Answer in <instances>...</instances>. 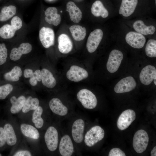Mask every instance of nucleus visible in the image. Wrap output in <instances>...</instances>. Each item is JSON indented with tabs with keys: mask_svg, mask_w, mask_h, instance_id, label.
I'll return each instance as SVG.
<instances>
[{
	"mask_svg": "<svg viewBox=\"0 0 156 156\" xmlns=\"http://www.w3.org/2000/svg\"><path fill=\"white\" fill-rule=\"evenodd\" d=\"M124 56L120 50L114 49L110 53L106 64V69L110 75L116 74L120 70L124 63Z\"/></svg>",
	"mask_w": 156,
	"mask_h": 156,
	"instance_id": "nucleus-1",
	"label": "nucleus"
},
{
	"mask_svg": "<svg viewBox=\"0 0 156 156\" xmlns=\"http://www.w3.org/2000/svg\"><path fill=\"white\" fill-rule=\"evenodd\" d=\"M11 25L6 24L0 28V36L4 39H10L14 36L16 31L22 26V22L19 17L16 16L12 19Z\"/></svg>",
	"mask_w": 156,
	"mask_h": 156,
	"instance_id": "nucleus-2",
	"label": "nucleus"
},
{
	"mask_svg": "<svg viewBox=\"0 0 156 156\" xmlns=\"http://www.w3.org/2000/svg\"><path fill=\"white\" fill-rule=\"evenodd\" d=\"M77 97L86 109H92L97 106V100L96 96L88 89H83L80 90L77 94Z\"/></svg>",
	"mask_w": 156,
	"mask_h": 156,
	"instance_id": "nucleus-3",
	"label": "nucleus"
},
{
	"mask_svg": "<svg viewBox=\"0 0 156 156\" xmlns=\"http://www.w3.org/2000/svg\"><path fill=\"white\" fill-rule=\"evenodd\" d=\"M140 83L144 86H150L153 83L156 85V68L154 65L148 64L143 67L139 75Z\"/></svg>",
	"mask_w": 156,
	"mask_h": 156,
	"instance_id": "nucleus-4",
	"label": "nucleus"
},
{
	"mask_svg": "<svg viewBox=\"0 0 156 156\" xmlns=\"http://www.w3.org/2000/svg\"><path fill=\"white\" fill-rule=\"evenodd\" d=\"M105 131L100 126L96 125L91 127L84 136V142L88 146H94L104 138Z\"/></svg>",
	"mask_w": 156,
	"mask_h": 156,
	"instance_id": "nucleus-5",
	"label": "nucleus"
},
{
	"mask_svg": "<svg viewBox=\"0 0 156 156\" xmlns=\"http://www.w3.org/2000/svg\"><path fill=\"white\" fill-rule=\"evenodd\" d=\"M137 86V82L132 76H126L119 80L114 85L115 92L122 94L134 90Z\"/></svg>",
	"mask_w": 156,
	"mask_h": 156,
	"instance_id": "nucleus-6",
	"label": "nucleus"
},
{
	"mask_svg": "<svg viewBox=\"0 0 156 156\" xmlns=\"http://www.w3.org/2000/svg\"><path fill=\"white\" fill-rule=\"evenodd\" d=\"M148 141L147 133L143 129L138 130L133 138V145L134 149L138 153H143L146 149Z\"/></svg>",
	"mask_w": 156,
	"mask_h": 156,
	"instance_id": "nucleus-7",
	"label": "nucleus"
},
{
	"mask_svg": "<svg viewBox=\"0 0 156 156\" xmlns=\"http://www.w3.org/2000/svg\"><path fill=\"white\" fill-rule=\"evenodd\" d=\"M44 141L48 149L53 152L57 148L59 141L58 134L57 129L51 126L47 129L44 135Z\"/></svg>",
	"mask_w": 156,
	"mask_h": 156,
	"instance_id": "nucleus-8",
	"label": "nucleus"
},
{
	"mask_svg": "<svg viewBox=\"0 0 156 156\" xmlns=\"http://www.w3.org/2000/svg\"><path fill=\"white\" fill-rule=\"evenodd\" d=\"M89 74L84 68L76 65L71 66L67 71L66 77L69 80L78 82L87 78Z\"/></svg>",
	"mask_w": 156,
	"mask_h": 156,
	"instance_id": "nucleus-9",
	"label": "nucleus"
},
{
	"mask_svg": "<svg viewBox=\"0 0 156 156\" xmlns=\"http://www.w3.org/2000/svg\"><path fill=\"white\" fill-rule=\"evenodd\" d=\"M103 36V32L100 29H97L90 34L86 43V48L90 53L94 52L99 46Z\"/></svg>",
	"mask_w": 156,
	"mask_h": 156,
	"instance_id": "nucleus-10",
	"label": "nucleus"
},
{
	"mask_svg": "<svg viewBox=\"0 0 156 156\" xmlns=\"http://www.w3.org/2000/svg\"><path fill=\"white\" fill-rule=\"evenodd\" d=\"M125 41L131 47L136 49H140L145 45L146 39L143 35L137 32L130 31L126 35Z\"/></svg>",
	"mask_w": 156,
	"mask_h": 156,
	"instance_id": "nucleus-11",
	"label": "nucleus"
},
{
	"mask_svg": "<svg viewBox=\"0 0 156 156\" xmlns=\"http://www.w3.org/2000/svg\"><path fill=\"white\" fill-rule=\"evenodd\" d=\"M135 118L136 114L134 110L128 109L124 111L118 119V128L120 130L126 129L135 120Z\"/></svg>",
	"mask_w": 156,
	"mask_h": 156,
	"instance_id": "nucleus-12",
	"label": "nucleus"
},
{
	"mask_svg": "<svg viewBox=\"0 0 156 156\" xmlns=\"http://www.w3.org/2000/svg\"><path fill=\"white\" fill-rule=\"evenodd\" d=\"M39 38L43 46L48 48L54 45L55 33L51 28L42 27L39 32Z\"/></svg>",
	"mask_w": 156,
	"mask_h": 156,
	"instance_id": "nucleus-13",
	"label": "nucleus"
},
{
	"mask_svg": "<svg viewBox=\"0 0 156 156\" xmlns=\"http://www.w3.org/2000/svg\"><path fill=\"white\" fill-rule=\"evenodd\" d=\"M85 125L84 121L81 119L76 120L73 123L72 135L74 140L77 143H81L83 140Z\"/></svg>",
	"mask_w": 156,
	"mask_h": 156,
	"instance_id": "nucleus-14",
	"label": "nucleus"
},
{
	"mask_svg": "<svg viewBox=\"0 0 156 156\" xmlns=\"http://www.w3.org/2000/svg\"><path fill=\"white\" fill-rule=\"evenodd\" d=\"M60 154L62 156H70L74 151L72 140L69 135H65L61 138L59 146Z\"/></svg>",
	"mask_w": 156,
	"mask_h": 156,
	"instance_id": "nucleus-15",
	"label": "nucleus"
},
{
	"mask_svg": "<svg viewBox=\"0 0 156 156\" xmlns=\"http://www.w3.org/2000/svg\"><path fill=\"white\" fill-rule=\"evenodd\" d=\"M32 49V46L30 43H22L18 48L14 47L12 49L10 55V58L13 61H17L20 59L23 55L29 53Z\"/></svg>",
	"mask_w": 156,
	"mask_h": 156,
	"instance_id": "nucleus-16",
	"label": "nucleus"
},
{
	"mask_svg": "<svg viewBox=\"0 0 156 156\" xmlns=\"http://www.w3.org/2000/svg\"><path fill=\"white\" fill-rule=\"evenodd\" d=\"M138 2V0H122L119 14L125 17L130 16L134 12Z\"/></svg>",
	"mask_w": 156,
	"mask_h": 156,
	"instance_id": "nucleus-17",
	"label": "nucleus"
},
{
	"mask_svg": "<svg viewBox=\"0 0 156 156\" xmlns=\"http://www.w3.org/2000/svg\"><path fill=\"white\" fill-rule=\"evenodd\" d=\"M49 106L52 112L57 115L63 116L66 115L68 112L67 107L58 98L51 99L49 102Z\"/></svg>",
	"mask_w": 156,
	"mask_h": 156,
	"instance_id": "nucleus-18",
	"label": "nucleus"
},
{
	"mask_svg": "<svg viewBox=\"0 0 156 156\" xmlns=\"http://www.w3.org/2000/svg\"><path fill=\"white\" fill-rule=\"evenodd\" d=\"M44 19L46 22L55 26L59 25L61 21L60 14L57 13V9L55 7H50L46 10Z\"/></svg>",
	"mask_w": 156,
	"mask_h": 156,
	"instance_id": "nucleus-19",
	"label": "nucleus"
},
{
	"mask_svg": "<svg viewBox=\"0 0 156 156\" xmlns=\"http://www.w3.org/2000/svg\"><path fill=\"white\" fill-rule=\"evenodd\" d=\"M58 48L59 51L63 54L70 52L73 48V44L70 39L67 35L62 34L58 37Z\"/></svg>",
	"mask_w": 156,
	"mask_h": 156,
	"instance_id": "nucleus-20",
	"label": "nucleus"
},
{
	"mask_svg": "<svg viewBox=\"0 0 156 156\" xmlns=\"http://www.w3.org/2000/svg\"><path fill=\"white\" fill-rule=\"evenodd\" d=\"M66 10L69 13L71 20L77 23L82 18V13L79 8L73 2L70 1L66 4Z\"/></svg>",
	"mask_w": 156,
	"mask_h": 156,
	"instance_id": "nucleus-21",
	"label": "nucleus"
},
{
	"mask_svg": "<svg viewBox=\"0 0 156 156\" xmlns=\"http://www.w3.org/2000/svg\"><path fill=\"white\" fill-rule=\"evenodd\" d=\"M3 124L6 136L7 145L10 146L15 145L17 139L12 125L9 122H3Z\"/></svg>",
	"mask_w": 156,
	"mask_h": 156,
	"instance_id": "nucleus-22",
	"label": "nucleus"
},
{
	"mask_svg": "<svg viewBox=\"0 0 156 156\" xmlns=\"http://www.w3.org/2000/svg\"><path fill=\"white\" fill-rule=\"evenodd\" d=\"M21 131L25 136L29 138L37 140L40 137L39 132L35 127L27 123L21 124L20 126Z\"/></svg>",
	"mask_w": 156,
	"mask_h": 156,
	"instance_id": "nucleus-23",
	"label": "nucleus"
},
{
	"mask_svg": "<svg viewBox=\"0 0 156 156\" xmlns=\"http://www.w3.org/2000/svg\"><path fill=\"white\" fill-rule=\"evenodd\" d=\"M133 27L137 32L144 35H152L156 31L155 28L154 26H147L142 21L140 20L135 21L133 24Z\"/></svg>",
	"mask_w": 156,
	"mask_h": 156,
	"instance_id": "nucleus-24",
	"label": "nucleus"
},
{
	"mask_svg": "<svg viewBox=\"0 0 156 156\" xmlns=\"http://www.w3.org/2000/svg\"><path fill=\"white\" fill-rule=\"evenodd\" d=\"M26 98L23 95H21L17 98L15 96H12L10 101L12 105L10 109L11 113L15 114L18 113L23 107Z\"/></svg>",
	"mask_w": 156,
	"mask_h": 156,
	"instance_id": "nucleus-25",
	"label": "nucleus"
},
{
	"mask_svg": "<svg viewBox=\"0 0 156 156\" xmlns=\"http://www.w3.org/2000/svg\"><path fill=\"white\" fill-rule=\"evenodd\" d=\"M41 81L45 87L50 89L54 87L57 84L56 80L52 73L48 70L43 68L41 70Z\"/></svg>",
	"mask_w": 156,
	"mask_h": 156,
	"instance_id": "nucleus-26",
	"label": "nucleus"
},
{
	"mask_svg": "<svg viewBox=\"0 0 156 156\" xmlns=\"http://www.w3.org/2000/svg\"><path fill=\"white\" fill-rule=\"evenodd\" d=\"M91 10L92 14L96 17L101 16L105 18L109 15L108 11L99 0H96L93 3Z\"/></svg>",
	"mask_w": 156,
	"mask_h": 156,
	"instance_id": "nucleus-27",
	"label": "nucleus"
},
{
	"mask_svg": "<svg viewBox=\"0 0 156 156\" xmlns=\"http://www.w3.org/2000/svg\"><path fill=\"white\" fill-rule=\"evenodd\" d=\"M69 29L73 37L76 41L83 40L86 35V28L81 26L75 25L70 26Z\"/></svg>",
	"mask_w": 156,
	"mask_h": 156,
	"instance_id": "nucleus-28",
	"label": "nucleus"
},
{
	"mask_svg": "<svg viewBox=\"0 0 156 156\" xmlns=\"http://www.w3.org/2000/svg\"><path fill=\"white\" fill-rule=\"evenodd\" d=\"M39 105V101L38 98L29 96L26 99L22 111L23 113H26L30 111H34L38 108Z\"/></svg>",
	"mask_w": 156,
	"mask_h": 156,
	"instance_id": "nucleus-29",
	"label": "nucleus"
},
{
	"mask_svg": "<svg viewBox=\"0 0 156 156\" xmlns=\"http://www.w3.org/2000/svg\"><path fill=\"white\" fill-rule=\"evenodd\" d=\"M16 7L13 5L5 6L2 9L0 13V21H6L16 14Z\"/></svg>",
	"mask_w": 156,
	"mask_h": 156,
	"instance_id": "nucleus-30",
	"label": "nucleus"
},
{
	"mask_svg": "<svg viewBox=\"0 0 156 156\" xmlns=\"http://www.w3.org/2000/svg\"><path fill=\"white\" fill-rule=\"evenodd\" d=\"M43 109L40 106L35 110L32 114L31 120L35 127L38 129L42 128L44 124V121L41 116L43 113Z\"/></svg>",
	"mask_w": 156,
	"mask_h": 156,
	"instance_id": "nucleus-31",
	"label": "nucleus"
},
{
	"mask_svg": "<svg viewBox=\"0 0 156 156\" xmlns=\"http://www.w3.org/2000/svg\"><path fill=\"white\" fill-rule=\"evenodd\" d=\"M22 75L21 68L18 66H15L9 72L5 73L4 77L6 80L11 81H18Z\"/></svg>",
	"mask_w": 156,
	"mask_h": 156,
	"instance_id": "nucleus-32",
	"label": "nucleus"
},
{
	"mask_svg": "<svg viewBox=\"0 0 156 156\" xmlns=\"http://www.w3.org/2000/svg\"><path fill=\"white\" fill-rule=\"evenodd\" d=\"M146 55L150 58L156 57V40L153 39L149 40L147 42L145 47Z\"/></svg>",
	"mask_w": 156,
	"mask_h": 156,
	"instance_id": "nucleus-33",
	"label": "nucleus"
},
{
	"mask_svg": "<svg viewBox=\"0 0 156 156\" xmlns=\"http://www.w3.org/2000/svg\"><path fill=\"white\" fill-rule=\"evenodd\" d=\"M13 90V87L10 84L0 86V100L5 99Z\"/></svg>",
	"mask_w": 156,
	"mask_h": 156,
	"instance_id": "nucleus-34",
	"label": "nucleus"
},
{
	"mask_svg": "<svg viewBox=\"0 0 156 156\" xmlns=\"http://www.w3.org/2000/svg\"><path fill=\"white\" fill-rule=\"evenodd\" d=\"M7 56V49L5 44L0 43V65L6 62Z\"/></svg>",
	"mask_w": 156,
	"mask_h": 156,
	"instance_id": "nucleus-35",
	"label": "nucleus"
},
{
	"mask_svg": "<svg viewBox=\"0 0 156 156\" xmlns=\"http://www.w3.org/2000/svg\"><path fill=\"white\" fill-rule=\"evenodd\" d=\"M6 145V138L3 122L0 123V150L3 149Z\"/></svg>",
	"mask_w": 156,
	"mask_h": 156,
	"instance_id": "nucleus-36",
	"label": "nucleus"
},
{
	"mask_svg": "<svg viewBox=\"0 0 156 156\" xmlns=\"http://www.w3.org/2000/svg\"><path fill=\"white\" fill-rule=\"evenodd\" d=\"M109 156H125L126 155L123 151L117 148H112L109 152Z\"/></svg>",
	"mask_w": 156,
	"mask_h": 156,
	"instance_id": "nucleus-37",
	"label": "nucleus"
},
{
	"mask_svg": "<svg viewBox=\"0 0 156 156\" xmlns=\"http://www.w3.org/2000/svg\"><path fill=\"white\" fill-rule=\"evenodd\" d=\"M31 153L29 150H19L16 151L13 155L14 156H31Z\"/></svg>",
	"mask_w": 156,
	"mask_h": 156,
	"instance_id": "nucleus-38",
	"label": "nucleus"
},
{
	"mask_svg": "<svg viewBox=\"0 0 156 156\" xmlns=\"http://www.w3.org/2000/svg\"><path fill=\"white\" fill-rule=\"evenodd\" d=\"M34 73L32 69L28 68L26 69L24 71V76L26 78H31L33 75Z\"/></svg>",
	"mask_w": 156,
	"mask_h": 156,
	"instance_id": "nucleus-39",
	"label": "nucleus"
},
{
	"mask_svg": "<svg viewBox=\"0 0 156 156\" xmlns=\"http://www.w3.org/2000/svg\"><path fill=\"white\" fill-rule=\"evenodd\" d=\"M34 76L37 81H40L42 79L41 71L39 69L37 70L34 73Z\"/></svg>",
	"mask_w": 156,
	"mask_h": 156,
	"instance_id": "nucleus-40",
	"label": "nucleus"
},
{
	"mask_svg": "<svg viewBox=\"0 0 156 156\" xmlns=\"http://www.w3.org/2000/svg\"><path fill=\"white\" fill-rule=\"evenodd\" d=\"M29 82L30 85L32 86H35L37 84V81L34 77L33 75L32 77L30 78L29 79Z\"/></svg>",
	"mask_w": 156,
	"mask_h": 156,
	"instance_id": "nucleus-41",
	"label": "nucleus"
},
{
	"mask_svg": "<svg viewBox=\"0 0 156 156\" xmlns=\"http://www.w3.org/2000/svg\"><path fill=\"white\" fill-rule=\"evenodd\" d=\"M156 146H155L153 148L151 152V156H156Z\"/></svg>",
	"mask_w": 156,
	"mask_h": 156,
	"instance_id": "nucleus-42",
	"label": "nucleus"
},
{
	"mask_svg": "<svg viewBox=\"0 0 156 156\" xmlns=\"http://www.w3.org/2000/svg\"><path fill=\"white\" fill-rule=\"evenodd\" d=\"M2 154L0 153V156H2Z\"/></svg>",
	"mask_w": 156,
	"mask_h": 156,
	"instance_id": "nucleus-43",
	"label": "nucleus"
},
{
	"mask_svg": "<svg viewBox=\"0 0 156 156\" xmlns=\"http://www.w3.org/2000/svg\"><path fill=\"white\" fill-rule=\"evenodd\" d=\"M61 12H62V11H61Z\"/></svg>",
	"mask_w": 156,
	"mask_h": 156,
	"instance_id": "nucleus-44",
	"label": "nucleus"
},
{
	"mask_svg": "<svg viewBox=\"0 0 156 156\" xmlns=\"http://www.w3.org/2000/svg\"></svg>",
	"mask_w": 156,
	"mask_h": 156,
	"instance_id": "nucleus-45",
	"label": "nucleus"
},
{
	"mask_svg": "<svg viewBox=\"0 0 156 156\" xmlns=\"http://www.w3.org/2000/svg\"></svg>",
	"mask_w": 156,
	"mask_h": 156,
	"instance_id": "nucleus-46",
	"label": "nucleus"
}]
</instances>
